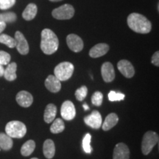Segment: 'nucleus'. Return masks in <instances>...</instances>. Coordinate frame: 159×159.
Returning <instances> with one entry per match:
<instances>
[{
  "mask_svg": "<svg viewBox=\"0 0 159 159\" xmlns=\"http://www.w3.org/2000/svg\"><path fill=\"white\" fill-rule=\"evenodd\" d=\"M4 71H5V69H4L3 66L2 64H0V77L3 76Z\"/></svg>",
  "mask_w": 159,
  "mask_h": 159,
  "instance_id": "nucleus-35",
  "label": "nucleus"
},
{
  "mask_svg": "<svg viewBox=\"0 0 159 159\" xmlns=\"http://www.w3.org/2000/svg\"><path fill=\"white\" fill-rule=\"evenodd\" d=\"M31 159H39V158H31Z\"/></svg>",
  "mask_w": 159,
  "mask_h": 159,
  "instance_id": "nucleus-38",
  "label": "nucleus"
},
{
  "mask_svg": "<svg viewBox=\"0 0 159 159\" xmlns=\"http://www.w3.org/2000/svg\"><path fill=\"white\" fill-rule=\"evenodd\" d=\"M75 14V9L72 5L65 4L61 7L53 10L52 15L55 19L58 20L70 19Z\"/></svg>",
  "mask_w": 159,
  "mask_h": 159,
  "instance_id": "nucleus-6",
  "label": "nucleus"
},
{
  "mask_svg": "<svg viewBox=\"0 0 159 159\" xmlns=\"http://www.w3.org/2000/svg\"><path fill=\"white\" fill-rule=\"evenodd\" d=\"M119 117L116 114L114 113H111V114H108V116L105 118L104 122L102 125V129L103 130L108 131L113 128L118 123Z\"/></svg>",
  "mask_w": 159,
  "mask_h": 159,
  "instance_id": "nucleus-19",
  "label": "nucleus"
},
{
  "mask_svg": "<svg viewBox=\"0 0 159 159\" xmlns=\"http://www.w3.org/2000/svg\"><path fill=\"white\" fill-rule=\"evenodd\" d=\"M65 129V124L64 122L61 119L57 118L54 120L52 124L50 127V131L52 134H60L63 132Z\"/></svg>",
  "mask_w": 159,
  "mask_h": 159,
  "instance_id": "nucleus-24",
  "label": "nucleus"
},
{
  "mask_svg": "<svg viewBox=\"0 0 159 159\" xmlns=\"http://www.w3.org/2000/svg\"><path fill=\"white\" fill-rule=\"evenodd\" d=\"M130 150L124 143H119L115 146L113 153V159H129Z\"/></svg>",
  "mask_w": 159,
  "mask_h": 159,
  "instance_id": "nucleus-13",
  "label": "nucleus"
},
{
  "mask_svg": "<svg viewBox=\"0 0 159 159\" xmlns=\"http://www.w3.org/2000/svg\"><path fill=\"white\" fill-rule=\"evenodd\" d=\"M117 68L119 71L127 78H131L134 77L135 74V70L134 66L130 61L127 60H121L117 63Z\"/></svg>",
  "mask_w": 159,
  "mask_h": 159,
  "instance_id": "nucleus-11",
  "label": "nucleus"
},
{
  "mask_svg": "<svg viewBox=\"0 0 159 159\" xmlns=\"http://www.w3.org/2000/svg\"><path fill=\"white\" fill-rule=\"evenodd\" d=\"M84 122L88 126L93 129H99L102 126V119L100 113L97 111H94L90 115L84 117Z\"/></svg>",
  "mask_w": 159,
  "mask_h": 159,
  "instance_id": "nucleus-8",
  "label": "nucleus"
},
{
  "mask_svg": "<svg viewBox=\"0 0 159 159\" xmlns=\"http://www.w3.org/2000/svg\"><path fill=\"white\" fill-rule=\"evenodd\" d=\"M109 50V46L107 43H98L95 45L89 51V55L93 58L102 57L108 52Z\"/></svg>",
  "mask_w": 159,
  "mask_h": 159,
  "instance_id": "nucleus-16",
  "label": "nucleus"
},
{
  "mask_svg": "<svg viewBox=\"0 0 159 159\" xmlns=\"http://www.w3.org/2000/svg\"><path fill=\"white\" fill-rule=\"evenodd\" d=\"M37 6L35 4H29L26 7L25 11H23L22 17L24 18V19L27 20V21H30V20H33L35 17V16L37 14Z\"/></svg>",
  "mask_w": 159,
  "mask_h": 159,
  "instance_id": "nucleus-21",
  "label": "nucleus"
},
{
  "mask_svg": "<svg viewBox=\"0 0 159 159\" xmlns=\"http://www.w3.org/2000/svg\"><path fill=\"white\" fill-rule=\"evenodd\" d=\"M16 69L17 65L16 63H11L7 65V68L5 69L3 76L8 81H13L16 79Z\"/></svg>",
  "mask_w": 159,
  "mask_h": 159,
  "instance_id": "nucleus-20",
  "label": "nucleus"
},
{
  "mask_svg": "<svg viewBox=\"0 0 159 159\" xmlns=\"http://www.w3.org/2000/svg\"><path fill=\"white\" fill-rule=\"evenodd\" d=\"M101 74L103 80L106 83H111L115 78V71L112 63L105 62L101 67Z\"/></svg>",
  "mask_w": 159,
  "mask_h": 159,
  "instance_id": "nucleus-12",
  "label": "nucleus"
},
{
  "mask_svg": "<svg viewBox=\"0 0 159 159\" xmlns=\"http://www.w3.org/2000/svg\"><path fill=\"white\" fill-rule=\"evenodd\" d=\"M59 41L57 35L49 29H44L41 32V49L46 55H52L57 50Z\"/></svg>",
  "mask_w": 159,
  "mask_h": 159,
  "instance_id": "nucleus-2",
  "label": "nucleus"
},
{
  "mask_svg": "<svg viewBox=\"0 0 159 159\" xmlns=\"http://www.w3.org/2000/svg\"><path fill=\"white\" fill-rule=\"evenodd\" d=\"M83 108H84L85 110H89V108L88 107V105H87L86 104L83 105Z\"/></svg>",
  "mask_w": 159,
  "mask_h": 159,
  "instance_id": "nucleus-36",
  "label": "nucleus"
},
{
  "mask_svg": "<svg viewBox=\"0 0 159 159\" xmlns=\"http://www.w3.org/2000/svg\"><path fill=\"white\" fill-rule=\"evenodd\" d=\"M43 152L47 159H52L55 153V143L51 139H47L43 145Z\"/></svg>",
  "mask_w": 159,
  "mask_h": 159,
  "instance_id": "nucleus-17",
  "label": "nucleus"
},
{
  "mask_svg": "<svg viewBox=\"0 0 159 159\" xmlns=\"http://www.w3.org/2000/svg\"><path fill=\"white\" fill-rule=\"evenodd\" d=\"M69 48L75 52H79L83 49V41L80 37L75 34H70L66 37Z\"/></svg>",
  "mask_w": 159,
  "mask_h": 159,
  "instance_id": "nucleus-9",
  "label": "nucleus"
},
{
  "mask_svg": "<svg viewBox=\"0 0 159 159\" xmlns=\"http://www.w3.org/2000/svg\"><path fill=\"white\" fill-rule=\"evenodd\" d=\"M13 144L12 138L4 133L0 134V149L3 150H9L12 148Z\"/></svg>",
  "mask_w": 159,
  "mask_h": 159,
  "instance_id": "nucleus-22",
  "label": "nucleus"
},
{
  "mask_svg": "<svg viewBox=\"0 0 159 159\" xmlns=\"http://www.w3.org/2000/svg\"><path fill=\"white\" fill-rule=\"evenodd\" d=\"M16 0H0V9L7 10L15 5Z\"/></svg>",
  "mask_w": 159,
  "mask_h": 159,
  "instance_id": "nucleus-32",
  "label": "nucleus"
},
{
  "mask_svg": "<svg viewBox=\"0 0 159 159\" xmlns=\"http://www.w3.org/2000/svg\"><path fill=\"white\" fill-rule=\"evenodd\" d=\"M49 1H51V2H59V1H61V0H49Z\"/></svg>",
  "mask_w": 159,
  "mask_h": 159,
  "instance_id": "nucleus-37",
  "label": "nucleus"
},
{
  "mask_svg": "<svg viewBox=\"0 0 159 159\" xmlns=\"http://www.w3.org/2000/svg\"><path fill=\"white\" fill-rule=\"evenodd\" d=\"M45 86L50 92L57 93L61 90V83L55 75H49L45 80Z\"/></svg>",
  "mask_w": 159,
  "mask_h": 159,
  "instance_id": "nucleus-15",
  "label": "nucleus"
},
{
  "mask_svg": "<svg viewBox=\"0 0 159 159\" xmlns=\"http://www.w3.org/2000/svg\"><path fill=\"white\" fill-rule=\"evenodd\" d=\"M103 94L100 91H96L91 97V102L95 106H100L102 103Z\"/></svg>",
  "mask_w": 159,
  "mask_h": 159,
  "instance_id": "nucleus-29",
  "label": "nucleus"
},
{
  "mask_svg": "<svg viewBox=\"0 0 159 159\" xmlns=\"http://www.w3.org/2000/svg\"><path fill=\"white\" fill-rule=\"evenodd\" d=\"M11 61V55L5 51H0V64L7 65Z\"/></svg>",
  "mask_w": 159,
  "mask_h": 159,
  "instance_id": "nucleus-31",
  "label": "nucleus"
},
{
  "mask_svg": "<svg viewBox=\"0 0 159 159\" xmlns=\"http://www.w3.org/2000/svg\"><path fill=\"white\" fill-rule=\"evenodd\" d=\"M57 114V108L54 104L47 105L46 107L44 114H43V119L47 123H51L55 120Z\"/></svg>",
  "mask_w": 159,
  "mask_h": 159,
  "instance_id": "nucleus-18",
  "label": "nucleus"
},
{
  "mask_svg": "<svg viewBox=\"0 0 159 159\" xmlns=\"http://www.w3.org/2000/svg\"><path fill=\"white\" fill-rule=\"evenodd\" d=\"M125 94L122 93L116 92L114 91H111L108 94V99L111 102L123 100L125 99Z\"/></svg>",
  "mask_w": 159,
  "mask_h": 159,
  "instance_id": "nucleus-30",
  "label": "nucleus"
},
{
  "mask_svg": "<svg viewBox=\"0 0 159 159\" xmlns=\"http://www.w3.org/2000/svg\"><path fill=\"white\" fill-rule=\"evenodd\" d=\"M35 148V143L33 140H28L22 145L21 154L23 156H29L33 153Z\"/></svg>",
  "mask_w": 159,
  "mask_h": 159,
  "instance_id": "nucleus-23",
  "label": "nucleus"
},
{
  "mask_svg": "<svg viewBox=\"0 0 159 159\" xmlns=\"http://www.w3.org/2000/svg\"><path fill=\"white\" fill-rule=\"evenodd\" d=\"M16 99L18 104L23 108H28L33 102V97L32 94L26 91H19Z\"/></svg>",
  "mask_w": 159,
  "mask_h": 159,
  "instance_id": "nucleus-14",
  "label": "nucleus"
},
{
  "mask_svg": "<svg viewBox=\"0 0 159 159\" xmlns=\"http://www.w3.org/2000/svg\"><path fill=\"white\" fill-rule=\"evenodd\" d=\"M87 94H88V89L85 85H83L75 91V97L77 100L83 101L86 97Z\"/></svg>",
  "mask_w": 159,
  "mask_h": 159,
  "instance_id": "nucleus-28",
  "label": "nucleus"
},
{
  "mask_svg": "<svg viewBox=\"0 0 159 159\" xmlns=\"http://www.w3.org/2000/svg\"><path fill=\"white\" fill-rule=\"evenodd\" d=\"M61 114L65 120H72L76 115V110L73 102L69 100L65 101L61 105Z\"/></svg>",
  "mask_w": 159,
  "mask_h": 159,
  "instance_id": "nucleus-7",
  "label": "nucleus"
},
{
  "mask_svg": "<svg viewBox=\"0 0 159 159\" xmlns=\"http://www.w3.org/2000/svg\"><path fill=\"white\" fill-rule=\"evenodd\" d=\"M158 136L154 131H148L144 135L142 142V151L144 156L150 153L151 151L158 142Z\"/></svg>",
  "mask_w": 159,
  "mask_h": 159,
  "instance_id": "nucleus-5",
  "label": "nucleus"
},
{
  "mask_svg": "<svg viewBox=\"0 0 159 159\" xmlns=\"http://www.w3.org/2000/svg\"><path fill=\"white\" fill-rule=\"evenodd\" d=\"M5 132L11 138L21 139L27 134V128L23 122L19 121H11L6 125Z\"/></svg>",
  "mask_w": 159,
  "mask_h": 159,
  "instance_id": "nucleus-3",
  "label": "nucleus"
},
{
  "mask_svg": "<svg viewBox=\"0 0 159 159\" xmlns=\"http://www.w3.org/2000/svg\"><path fill=\"white\" fill-rule=\"evenodd\" d=\"M74 65L70 62H62L56 66L55 68V76L60 81L68 80L72 76L74 72Z\"/></svg>",
  "mask_w": 159,
  "mask_h": 159,
  "instance_id": "nucleus-4",
  "label": "nucleus"
},
{
  "mask_svg": "<svg viewBox=\"0 0 159 159\" xmlns=\"http://www.w3.org/2000/svg\"><path fill=\"white\" fill-rule=\"evenodd\" d=\"M152 63L156 66H159V53L157 51L154 53L152 57Z\"/></svg>",
  "mask_w": 159,
  "mask_h": 159,
  "instance_id": "nucleus-33",
  "label": "nucleus"
},
{
  "mask_svg": "<svg viewBox=\"0 0 159 159\" xmlns=\"http://www.w3.org/2000/svg\"><path fill=\"white\" fill-rule=\"evenodd\" d=\"M128 25L133 31L142 34L150 33L152 29L150 21L144 16L137 13H133L129 15Z\"/></svg>",
  "mask_w": 159,
  "mask_h": 159,
  "instance_id": "nucleus-1",
  "label": "nucleus"
},
{
  "mask_svg": "<svg viewBox=\"0 0 159 159\" xmlns=\"http://www.w3.org/2000/svg\"><path fill=\"white\" fill-rule=\"evenodd\" d=\"M16 15L14 13H0V22H13L16 20Z\"/></svg>",
  "mask_w": 159,
  "mask_h": 159,
  "instance_id": "nucleus-27",
  "label": "nucleus"
},
{
  "mask_svg": "<svg viewBox=\"0 0 159 159\" xmlns=\"http://www.w3.org/2000/svg\"><path fill=\"white\" fill-rule=\"evenodd\" d=\"M0 150H1V149H0Z\"/></svg>",
  "mask_w": 159,
  "mask_h": 159,
  "instance_id": "nucleus-39",
  "label": "nucleus"
},
{
  "mask_svg": "<svg viewBox=\"0 0 159 159\" xmlns=\"http://www.w3.org/2000/svg\"><path fill=\"white\" fill-rule=\"evenodd\" d=\"M91 136L89 134H85L84 138L83 139V149L85 152L86 153H91L92 152V148L91 147Z\"/></svg>",
  "mask_w": 159,
  "mask_h": 159,
  "instance_id": "nucleus-26",
  "label": "nucleus"
},
{
  "mask_svg": "<svg viewBox=\"0 0 159 159\" xmlns=\"http://www.w3.org/2000/svg\"><path fill=\"white\" fill-rule=\"evenodd\" d=\"M0 43L7 46L9 48H13V47H16V45L15 39L7 34L0 35Z\"/></svg>",
  "mask_w": 159,
  "mask_h": 159,
  "instance_id": "nucleus-25",
  "label": "nucleus"
},
{
  "mask_svg": "<svg viewBox=\"0 0 159 159\" xmlns=\"http://www.w3.org/2000/svg\"><path fill=\"white\" fill-rule=\"evenodd\" d=\"M15 40L16 42L17 50L21 55H27L29 52V44L27 41L26 40L25 37L20 31L16 32L15 33Z\"/></svg>",
  "mask_w": 159,
  "mask_h": 159,
  "instance_id": "nucleus-10",
  "label": "nucleus"
},
{
  "mask_svg": "<svg viewBox=\"0 0 159 159\" xmlns=\"http://www.w3.org/2000/svg\"><path fill=\"white\" fill-rule=\"evenodd\" d=\"M6 27V24L4 22H0V33H2L4 31V30Z\"/></svg>",
  "mask_w": 159,
  "mask_h": 159,
  "instance_id": "nucleus-34",
  "label": "nucleus"
}]
</instances>
